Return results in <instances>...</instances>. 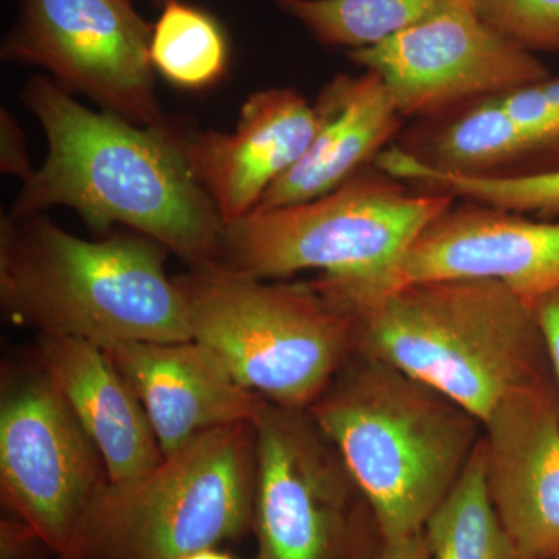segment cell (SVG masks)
I'll return each instance as SVG.
<instances>
[{"mask_svg": "<svg viewBox=\"0 0 559 559\" xmlns=\"http://www.w3.org/2000/svg\"><path fill=\"white\" fill-rule=\"evenodd\" d=\"M22 100L46 132L49 153L22 182L11 215L64 205L98 234L130 227L190 270L218 263L224 223L190 170L176 123L139 127L95 112L46 75L25 84Z\"/></svg>", "mask_w": 559, "mask_h": 559, "instance_id": "cell-1", "label": "cell"}, {"mask_svg": "<svg viewBox=\"0 0 559 559\" xmlns=\"http://www.w3.org/2000/svg\"><path fill=\"white\" fill-rule=\"evenodd\" d=\"M341 308L355 353L432 385L481 425L510 396L557 385L535 310L498 280H421Z\"/></svg>", "mask_w": 559, "mask_h": 559, "instance_id": "cell-2", "label": "cell"}, {"mask_svg": "<svg viewBox=\"0 0 559 559\" xmlns=\"http://www.w3.org/2000/svg\"><path fill=\"white\" fill-rule=\"evenodd\" d=\"M308 411L390 539L425 530L484 439L480 419L457 401L359 353Z\"/></svg>", "mask_w": 559, "mask_h": 559, "instance_id": "cell-3", "label": "cell"}, {"mask_svg": "<svg viewBox=\"0 0 559 559\" xmlns=\"http://www.w3.org/2000/svg\"><path fill=\"white\" fill-rule=\"evenodd\" d=\"M170 250L143 235L87 241L43 213L0 223V307L14 325L46 336L187 342L189 311Z\"/></svg>", "mask_w": 559, "mask_h": 559, "instance_id": "cell-4", "label": "cell"}, {"mask_svg": "<svg viewBox=\"0 0 559 559\" xmlns=\"http://www.w3.org/2000/svg\"><path fill=\"white\" fill-rule=\"evenodd\" d=\"M454 202L412 189L373 164L316 200L255 209L227 224L216 264L260 280L318 270L312 282L331 300L369 304L399 288L407 252Z\"/></svg>", "mask_w": 559, "mask_h": 559, "instance_id": "cell-5", "label": "cell"}, {"mask_svg": "<svg viewBox=\"0 0 559 559\" xmlns=\"http://www.w3.org/2000/svg\"><path fill=\"white\" fill-rule=\"evenodd\" d=\"M175 278L193 341L272 404L310 409L355 355L352 314L312 280L270 283L218 264Z\"/></svg>", "mask_w": 559, "mask_h": 559, "instance_id": "cell-6", "label": "cell"}, {"mask_svg": "<svg viewBox=\"0 0 559 559\" xmlns=\"http://www.w3.org/2000/svg\"><path fill=\"white\" fill-rule=\"evenodd\" d=\"M255 429L209 430L134 479L108 481L66 559H183L252 532Z\"/></svg>", "mask_w": 559, "mask_h": 559, "instance_id": "cell-7", "label": "cell"}, {"mask_svg": "<svg viewBox=\"0 0 559 559\" xmlns=\"http://www.w3.org/2000/svg\"><path fill=\"white\" fill-rule=\"evenodd\" d=\"M105 460L38 362L3 371L0 500L58 558L108 484Z\"/></svg>", "mask_w": 559, "mask_h": 559, "instance_id": "cell-8", "label": "cell"}, {"mask_svg": "<svg viewBox=\"0 0 559 559\" xmlns=\"http://www.w3.org/2000/svg\"><path fill=\"white\" fill-rule=\"evenodd\" d=\"M153 25L131 0H20L2 60L46 70L69 94L139 127L168 123L151 62Z\"/></svg>", "mask_w": 559, "mask_h": 559, "instance_id": "cell-9", "label": "cell"}, {"mask_svg": "<svg viewBox=\"0 0 559 559\" xmlns=\"http://www.w3.org/2000/svg\"><path fill=\"white\" fill-rule=\"evenodd\" d=\"M253 559H342L366 499L308 409L270 401L253 421Z\"/></svg>", "mask_w": 559, "mask_h": 559, "instance_id": "cell-10", "label": "cell"}, {"mask_svg": "<svg viewBox=\"0 0 559 559\" xmlns=\"http://www.w3.org/2000/svg\"><path fill=\"white\" fill-rule=\"evenodd\" d=\"M347 57L381 76L403 119H429L551 75L535 53L481 20L473 0Z\"/></svg>", "mask_w": 559, "mask_h": 559, "instance_id": "cell-11", "label": "cell"}, {"mask_svg": "<svg viewBox=\"0 0 559 559\" xmlns=\"http://www.w3.org/2000/svg\"><path fill=\"white\" fill-rule=\"evenodd\" d=\"M437 278L498 280L533 307L559 289V223L455 200L401 264V285Z\"/></svg>", "mask_w": 559, "mask_h": 559, "instance_id": "cell-12", "label": "cell"}, {"mask_svg": "<svg viewBox=\"0 0 559 559\" xmlns=\"http://www.w3.org/2000/svg\"><path fill=\"white\" fill-rule=\"evenodd\" d=\"M492 507L525 559L559 554V393L524 390L484 423Z\"/></svg>", "mask_w": 559, "mask_h": 559, "instance_id": "cell-13", "label": "cell"}, {"mask_svg": "<svg viewBox=\"0 0 559 559\" xmlns=\"http://www.w3.org/2000/svg\"><path fill=\"white\" fill-rule=\"evenodd\" d=\"M176 130L191 173L227 226L259 207L267 190L304 157L318 119L299 92L272 87L250 95L230 134L179 123Z\"/></svg>", "mask_w": 559, "mask_h": 559, "instance_id": "cell-14", "label": "cell"}, {"mask_svg": "<svg viewBox=\"0 0 559 559\" xmlns=\"http://www.w3.org/2000/svg\"><path fill=\"white\" fill-rule=\"evenodd\" d=\"M98 345L138 395L164 457L209 430L255 421L266 403L242 388L197 341H109Z\"/></svg>", "mask_w": 559, "mask_h": 559, "instance_id": "cell-15", "label": "cell"}, {"mask_svg": "<svg viewBox=\"0 0 559 559\" xmlns=\"http://www.w3.org/2000/svg\"><path fill=\"white\" fill-rule=\"evenodd\" d=\"M314 110L318 130L310 148L257 209L300 204L337 189L392 146L404 120L384 81L371 70L334 76L320 91Z\"/></svg>", "mask_w": 559, "mask_h": 559, "instance_id": "cell-16", "label": "cell"}, {"mask_svg": "<svg viewBox=\"0 0 559 559\" xmlns=\"http://www.w3.org/2000/svg\"><path fill=\"white\" fill-rule=\"evenodd\" d=\"M36 362L94 441L109 481L134 479L165 459L138 395L97 342L39 334Z\"/></svg>", "mask_w": 559, "mask_h": 559, "instance_id": "cell-17", "label": "cell"}, {"mask_svg": "<svg viewBox=\"0 0 559 559\" xmlns=\"http://www.w3.org/2000/svg\"><path fill=\"white\" fill-rule=\"evenodd\" d=\"M421 121L399 146L423 167L469 179L540 173L536 140L511 117L499 97L466 103Z\"/></svg>", "mask_w": 559, "mask_h": 559, "instance_id": "cell-18", "label": "cell"}, {"mask_svg": "<svg viewBox=\"0 0 559 559\" xmlns=\"http://www.w3.org/2000/svg\"><path fill=\"white\" fill-rule=\"evenodd\" d=\"M430 559H525L500 522L485 479L484 439L425 525Z\"/></svg>", "mask_w": 559, "mask_h": 559, "instance_id": "cell-19", "label": "cell"}, {"mask_svg": "<svg viewBox=\"0 0 559 559\" xmlns=\"http://www.w3.org/2000/svg\"><path fill=\"white\" fill-rule=\"evenodd\" d=\"M326 47L378 46L457 0H271Z\"/></svg>", "mask_w": 559, "mask_h": 559, "instance_id": "cell-20", "label": "cell"}, {"mask_svg": "<svg viewBox=\"0 0 559 559\" xmlns=\"http://www.w3.org/2000/svg\"><path fill=\"white\" fill-rule=\"evenodd\" d=\"M151 62L173 86L202 91L223 79L229 66L226 32L209 11L171 0L153 25Z\"/></svg>", "mask_w": 559, "mask_h": 559, "instance_id": "cell-21", "label": "cell"}, {"mask_svg": "<svg viewBox=\"0 0 559 559\" xmlns=\"http://www.w3.org/2000/svg\"><path fill=\"white\" fill-rule=\"evenodd\" d=\"M374 165L412 189L426 193L450 194L454 200L477 202L524 215L533 213L540 219L559 216V170L507 179L459 178L423 167L399 145L382 151Z\"/></svg>", "mask_w": 559, "mask_h": 559, "instance_id": "cell-22", "label": "cell"}, {"mask_svg": "<svg viewBox=\"0 0 559 559\" xmlns=\"http://www.w3.org/2000/svg\"><path fill=\"white\" fill-rule=\"evenodd\" d=\"M481 20L522 49L559 51V0H473Z\"/></svg>", "mask_w": 559, "mask_h": 559, "instance_id": "cell-23", "label": "cell"}, {"mask_svg": "<svg viewBox=\"0 0 559 559\" xmlns=\"http://www.w3.org/2000/svg\"><path fill=\"white\" fill-rule=\"evenodd\" d=\"M499 100L536 140L540 173L559 170V75L499 95Z\"/></svg>", "mask_w": 559, "mask_h": 559, "instance_id": "cell-24", "label": "cell"}, {"mask_svg": "<svg viewBox=\"0 0 559 559\" xmlns=\"http://www.w3.org/2000/svg\"><path fill=\"white\" fill-rule=\"evenodd\" d=\"M342 559H430V551L425 530L409 538H388L369 506L364 502L356 514L347 550Z\"/></svg>", "mask_w": 559, "mask_h": 559, "instance_id": "cell-25", "label": "cell"}, {"mask_svg": "<svg viewBox=\"0 0 559 559\" xmlns=\"http://www.w3.org/2000/svg\"><path fill=\"white\" fill-rule=\"evenodd\" d=\"M0 559H58L35 530L13 516L0 522Z\"/></svg>", "mask_w": 559, "mask_h": 559, "instance_id": "cell-26", "label": "cell"}, {"mask_svg": "<svg viewBox=\"0 0 559 559\" xmlns=\"http://www.w3.org/2000/svg\"><path fill=\"white\" fill-rule=\"evenodd\" d=\"M0 171L22 182L33 173L24 131L7 109L0 112Z\"/></svg>", "mask_w": 559, "mask_h": 559, "instance_id": "cell-27", "label": "cell"}, {"mask_svg": "<svg viewBox=\"0 0 559 559\" xmlns=\"http://www.w3.org/2000/svg\"><path fill=\"white\" fill-rule=\"evenodd\" d=\"M533 310H535L544 341H546L551 371H554L559 393V289L536 300L533 304Z\"/></svg>", "mask_w": 559, "mask_h": 559, "instance_id": "cell-28", "label": "cell"}, {"mask_svg": "<svg viewBox=\"0 0 559 559\" xmlns=\"http://www.w3.org/2000/svg\"><path fill=\"white\" fill-rule=\"evenodd\" d=\"M183 559H240L234 557L231 554H227V551L219 550L218 547H213V549H205L197 551V554H191L189 557Z\"/></svg>", "mask_w": 559, "mask_h": 559, "instance_id": "cell-29", "label": "cell"}, {"mask_svg": "<svg viewBox=\"0 0 559 559\" xmlns=\"http://www.w3.org/2000/svg\"><path fill=\"white\" fill-rule=\"evenodd\" d=\"M131 2H135V0H131ZM150 2L159 3V5L164 7L171 2V0H150Z\"/></svg>", "mask_w": 559, "mask_h": 559, "instance_id": "cell-30", "label": "cell"}, {"mask_svg": "<svg viewBox=\"0 0 559 559\" xmlns=\"http://www.w3.org/2000/svg\"><path fill=\"white\" fill-rule=\"evenodd\" d=\"M547 559H559V554H558V555H555V557L547 558Z\"/></svg>", "mask_w": 559, "mask_h": 559, "instance_id": "cell-31", "label": "cell"}, {"mask_svg": "<svg viewBox=\"0 0 559 559\" xmlns=\"http://www.w3.org/2000/svg\"><path fill=\"white\" fill-rule=\"evenodd\" d=\"M58 559H66V558H58Z\"/></svg>", "mask_w": 559, "mask_h": 559, "instance_id": "cell-32", "label": "cell"}]
</instances>
